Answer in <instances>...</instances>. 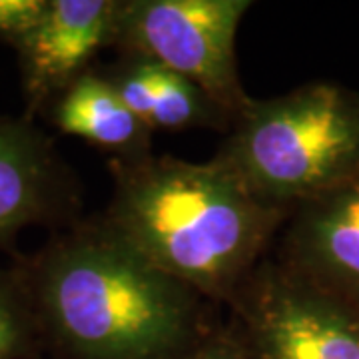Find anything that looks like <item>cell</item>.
Returning <instances> with one entry per match:
<instances>
[{
	"instance_id": "obj_1",
	"label": "cell",
	"mask_w": 359,
	"mask_h": 359,
	"mask_svg": "<svg viewBox=\"0 0 359 359\" xmlns=\"http://www.w3.org/2000/svg\"><path fill=\"white\" fill-rule=\"evenodd\" d=\"M104 228L202 297L233 299L292 214L266 204L218 158L116 160Z\"/></svg>"
},
{
	"instance_id": "obj_2",
	"label": "cell",
	"mask_w": 359,
	"mask_h": 359,
	"mask_svg": "<svg viewBox=\"0 0 359 359\" xmlns=\"http://www.w3.org/2000/svg\"><path fill=\"white\" fill-rule=\"evenodd\" d=\"M202 299L104 226L62 240L36 269L39 311L82 359H172L196 339Z\"/></svg>"
},
{
	"instance_id": "obj_3",
	"label": "cell",
	"mask_w": 359,
	"mask_h": 359,
	"mask_svg": "<svg viewBox=\"0 0 359 359\" xmlns=\"http://www.w3.org/2000/svg\"><path fill=\"white\" fill-rule=\"evenodd\" d=\"M214 158L262 202L292 212L359 174V94L311 82L250 98Z\"/></svg>"
},
{
	"instance_id": "obj_4",
	"label": "cell",
	"mask_w": 359,
	"mask_h": 359,
	"mask_svg": "<svg viewBox=\"0 0 359 359\" xmlns=\"http://www.w3.org/2000/svg\"><path fill=\"white\" fill-rule=\"evenodd\" d=\"M250 8V0H120L114 44L188 78L233 120L250 102L236 56Z\"/></svg>"
},
{
	"instance_id": "obj_5",
	"label": "cell",
	"mask_w": 359,
	"mask_h": 359,
	"mask_svg": "<svg viewBox=\"0 0 359 359\" xmlns=\"http://www.w3.org/2000/svg\"><path fill=\"white\" fill-rule=\"evenodd\" d=\"M248 359H359V311L262 262L231 299Z\"/></svg>"
},
{
	"instance_id": "obj_6",
	"label": "cell",
	"mask_w": 359,
	"mask_h": 359,
	"mask_svg": "<svg viewBox=\"0 0 359 359\" xmlns=\"http://www.w3.org/2000/svg\"><path fill=\"white\" fill-rule=\"evenodd\" d=\"M282 266L359 311V174L292 210Z\"/></svg>"
},
{
	"instance_id": "obj_7",
	"label": "cell",
	"mask_w": 359,
	"mask_h": 359,
	"mask_svg": "<svg viewBox=\"0 0 359 359\" xmlns=\"http://www.w3.org/2000/svg\"><path fill=\"white\" fill-rule=\"evenodd\" d=\"M118 11L120 0H46L36 25L14 42L28 108L62 94L104 46L114 44Z\"/></svg>"
},
{
	"instance_id": "obj_8",
	"label": "cell",
	"mask_w": 359,
	"mask_h": 359,
	"mask_svg": "<svg viewBox=\"0 0 359 359\" xmlns=\"http://www.w3.org/2000/svg\"><path fill=\"white\" fill-rule=\"evenodd\" d=\"M56 190L48 142L25 120H0V240L44 218Z\"/></svg>"
},
{
	"instance_id": "obj_9",
	"label": "cell",
	"mask_w": 359,
	"mask_h": 359,
	"mask_svg": "<svg viewBox=\"0 0 359 359\" xmlns=\"http://www.w3.org/2000/svg\"><path fill=\"white\" fill-rule=\"evenodd\" d=\"M54 124L65 134L122 154L120 160L148 156L152 128L118 96L104 74L86 72L60 94Z\"/></svg>"
},
{
	"instance_id": "obj_10",
	"label": "cell",
	"mask_w": 359,
	"mask_h": 359,
	"mask_svg": "<svg viewBox=\"0 0 359 359\" xmlns=\"http://www.w3.org/2000/svg\"><path fill=\"white\" fill-rule=\"evenodd\" d=\"M222 120L231 118L224 110H219L200 86L166 68L162 88L148 122L150 128L182 130L194 126H219Z\"/></svg>"
},
{
	"instance_id": "obj_11",
	"label": "cell",
	"mask_w": 359,
	"mask_h": 359,
	"mask_svg": "<svg viewBox=\"0 0 359 359\" xmlns=\"http://www.w3.org/2000/svg\"><path fill=\"white\" fill-rule=\"evenodd\" d=\"M28 313L22 295L0 276V359L13 358L28 332Z\"/></svg>"
},
{
	"instance_id": "obj_12",
	"label": "cell",
	"mask_w": 359,
	"mask_h": 359,
	"mask_svg": "<svg viewBox=\"0 0 359 359\" xmlns=\"http://www.w3.org/2000/svg\"><path fill=\"white\" fill-rule=\"evenodd\" d=\"M46 0H0V36L16 42L36 25Z\"/></svg>"
},
{
	"instance_id": "obj_13",
	"label": "cell",
	"mask_w": 359,
	"mask_h": 359,
	"mask_svg": "<svg viewBox=\"0 0 359 359\" xmlns=\"http://www.w3.org/2000/svg\"><path fill=\"white\" fill-rule=\"evenodd\" d=\"M182 359H248L244 346L231 337H216Z\"/></svg>"
}]
</instances>
